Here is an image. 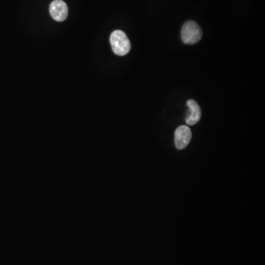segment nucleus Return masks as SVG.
<instances>
[{
	"label": "nucleus",
	"mask_w": 265,
	"mask_h": 265,
	"mask_svg": "<svg viewBox=\"0 0 265 265\" xmlns=\"http://www.w3.org/2000/svg\"><path fill=\"white\" fill-rule=\"evenodd\" d=\"M110 42L113 52L116 55L124 56L130 52L131 45L128 38L123 31H114L110 37Z\"/></svg>",
	"instance_id": "1"
},
{
	"label": "nucleus",
	"mask_w": 265,
	"mask_h": 265,
	"mask_svg": "<svg viewBox=\"0 0 265 265\" xmlns=\"http://www.w3.org/2000/svg\"><path fill=\"white\" fill-rule=\"evenodd\" d=\"M202 34L201 28L195 21H187L182 28L181 38L185 44H196L201 39Z\"/></svg>",
	"instance_id": "2"
},
{
	"label": "nucleus",
	"mask_w": 265,
	"mask_h": 265,
	"mask_svg": "<svg viewBox=\"0 0 265 265\" xmlns=\"http://www.w3.org/2000/svg\"><path fill=\"white\" fill-rule=\"evenodd\" d=\"M192 139V132L190 127L181 125L176 129L175 133V144L177 150H183L190 144Z\"/></svg>",
	"instance_id": "3"
},
{
	"label": "nucleus",
	"mask_w": 265,
	"mask_h": 265,
	"mask_svg": "<svg viewBox=\"0 0 265 265\" xmlns=\"http://www.w3.org/2000/svg\"><path fill=\"white\" fill-rule=\"evenodd\" d=\"M50 13L53 19L64 21L68 17V7L62 0H54L50 4Z\"/></svg>",
	"instance_id": "4"
},
{
	"label": "nucleus",
	"mask_w": 265,
	"mask_h": 265,
	"mask_svg": "<svg viewBox=\"0 0 265 265\" xmlns=\"http://www.w3.org/2000/svg\"><path fill=\"white\" fill-rule=\"evenodd\" d=\"M187 104L189 107V113L186 122L189 125H194L197 124L201 118V109L194 100H189Z\"/></svg>",
	"instance_id": "5"
}]
</instances>
